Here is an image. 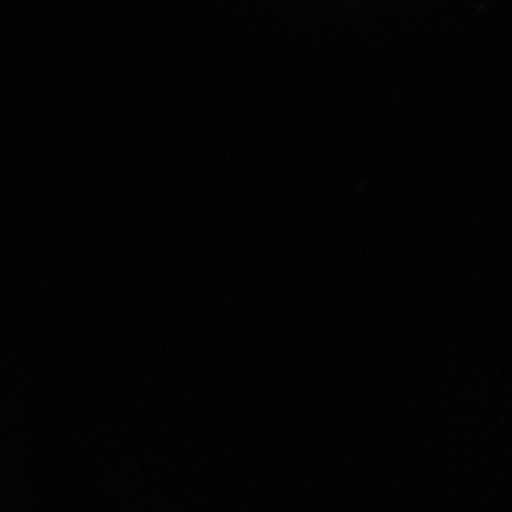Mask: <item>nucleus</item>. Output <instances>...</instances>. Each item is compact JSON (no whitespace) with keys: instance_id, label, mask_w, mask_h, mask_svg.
<instances>
[]
</instances>
